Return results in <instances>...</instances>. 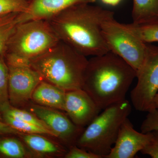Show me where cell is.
<instances>
[{
  "mask_svg": "<svg viewBox=\"0 0 158 158\" xmlns=\"http://www.w3.org/2000/svg\"><path fill=\"white\" fill-rule=\"evenodd\" d=\"M101 110L83 89L66 91L64 112L79 127H87Z\"/></svg>",
  "mask_w": 158,
  "mask_h": 158,
  "instance_id": "cell-11",
  "label": "cell"
},
{
  "mask_svg": "<svg viewBox=\"0 0 158 158\" xmlns=\"http://www.w3.org/2000/svg\"><path fill=\"white\" fill-rule=\"evenodd\" d=\"M152 132H139L127 118L123 123L115 144L105 158H133L151 140Z\"/></svg>",
  "mask_w": 158,
  "mask_h": 158,
  "instance_id": "cell-10",
  "label": "cell"
},
{
  "mask_svg": "<svg viewBox=\"0 0 158 158\" xmlns=\"http://www.w3.org/2000/svg\"><path fill=\"white\" fill-rule=\"evenodd\" d=\"M20 133L18 131L11 127L5 123L0 121V134H13L18 135Z\"/></svg>",
  "mask_w": 158,
  "mask_h": 158,
  "instance_id": "cell-26",
  "label": "cell"
},
{
  "mask_svg": "<svg viewBox=\"0 0 158 158\" xmlns=\"http://www.w3.org/2000/svg\"><path fill=\"white\" fill-rule=\"evenodd\" d=\"M0 158H35L18 135L0 134Z\"/></svg>",
  "mask_w": 158,
  "mask_h": 158,
  "instance_id": "cell-15",
  "label": "cell"
},
{
  "mask_svg": "<svg viewBox=\"0 0 158 158\" xmlns=\"http://www.w3.org/2000/svg\"><path fill=\"white\" fill-rule=\"evenodd\" d=\"M88 62L87 57L60 40L30 64L43 80L67 91L82 89Z\"/></svg>",
  "mask_w": 158,
  "mask_h": 158,
  "instance_id": "cell-3",
  "label": "cell"
},
{
  "mask_svg": "<svg viewBox=\"0 0 158 158\" xmlns=\"http://www.w3.org/2000/svg\"><path fill=\"white\" fill-rule=\"evenodd\" d=\"M131 109L126 99L104 109L85 128L76 145L105 158L115 144L122 124Z\"/></svg>",
  "mask_w": 158,
  "mask_h": 158,
  "instance_id": "cell-4",
  "label": "cell"
},
{
  "mask_svg": "<svg viewBox=\"0 0 158 158\" xmlns=\"http://www.w3.org/2000/svg\"><path fill=\"white\" fill-rule=\"evenodd\" d=\"M96 0H31L26 11L20 13L19 23L32 20H48L71 6L92 3Z\"/></svg>",
  "mask_w": 158,
  "mask_h": 158,
  "instance_id": "cell-12",
  "label": "cell"
},
{
  "mask_svg": "<svg viewBox=\"0 0 158 158\" xmlns=\"http://www.w3.org/2000/svg\"><path fill=\"white\" fill-rule=\"evenodd\" d=\"M90 4L74 5L47 20L60 40L86 57L110 52L102 26L114 19L113 11Z\"/></svg>",
  "mask_w": 158,
  "mask_h": 158,
  "instance_id": "cell-1",
  "label": "cell"
},
{
  "mask_svg": "<svg viewBox=\"0 0 158 158\" xmlns=\"http://www.w3.org/2000/svg\"><path fill=\"white\" fill-rule=\"evenodd\" d=\"M154 107L155 109L158 110V92L156 94L154 99Z\"/></svg>",
  "mask_w": 158,
  "mask_h": 158,
  "instance_id": "cell-28",
  "label": "cell"
},
{
  "mask_svg": "<svg viewBox=\"0 0 158 158\" xmlns=\"http://www.w3.org/2000/svg\"><path fill=\"white\" fill-rule=\"evenodd\" d=\"M102 2L109 6H115L118 5L122 0H101Z\"/></svg>",
  "mask_w": 158,
  "mask_h": 158,
  "instance_id": "cell-27",
  "label": "cell"
},
{
  "mask_svg": "<svg viewBox=\"0 0 158 158\" xmlns=\"http://www.w3.org/2000/svg\"><path fill=\"white\" fill-rule=\"evenodd\" d=\"M135 87L131 93L134 108L140 112L154 110V99L158 92V47L148 44L146 56L137 72Z\"/></svg>",
  "mask_w": 158,
  "mask_h": 158,
  "instance_id": "cell-7",
  "label": "cell"
},
{
  "mask_svg": "<svg viewBox=\"0 0 158 158\" xmlns=\"http://www.w3.org/2000/svg\"><path fill=\"white\" fill-rule=\"evenodd\" d=\"M60 41L47 20L19 23L9 40L5 57L30 62Z\"/></svg>",
  "mask_w": 158,
  "mask_h": 158,
  "instance_id": "cell-5",
  "label": "cell"
},
{
  "mask_svg": "<svg viewBox=\"0 0 158 158\" xmlns=\"http://www.w3.org/2000/svg\"><path fill=\"white\" fill-rule=\"evenodd\" d=\"M9 68V95L10 105L26 109L31 103L35 88L43 80L30 62L5 58Z\"/></svg>",
  "mask_w": 158,
  "mask_h": 158,
  "instance_id": "cell-8",
  "label": "cell"
},
{
  "mask_svg": "<svg viewBox=\"0 0 158 158\" xmlns=\"http://www.w3.org/2000/svg\"><path fill=\"white\" fill-rule=\"evenodd\" d=\"M20 13H13L0 17V55L4 56L9 40L19 23Z\"/></svg>",
  "mask_w": 158,
  "mask_h": 158,
  "instance_id": "cell-17",
  "label": "cell"
},
{
  "mask_svg": "<svg viewBox=\"0 0 158 158\" xmlns=\"http://www.w3.org/2000/svg\"><path fill=\"white\" fill-rule=\"evenodd\" d=\"M64 158H102L100 156L77 146H71Z\"/></svg>",
  "mask_w": 158,
  "mask_h": 158,
  "instance_id": "cell-24",
  "label": "cell"
},
{
  "mask_svg": "<svg viewBox=\"0 0 158 158\" xmlns=\"http://www.w3.org/2000/svg\"><path fill=\"white\" fill-rule=\"evenodd\" d=\"M0 114H6L19 120L35 125L42 128L51 131L35 114L27 109L15 108L10 106Z\"/></svg>",
  "mask_w": 158,
  "mask_h": 158,
  "instance_id": "cell-21",
  "label": "cell"
},
{
  "mask_svg": "<svg viewBox=\"0 0 158 158\" xmlns=\"http://www.w3.org/2000/svg\"><path fill=\"white\" fill-rule=\"evenodd\" d=\"M132 23L143 26L158 23V0H133Z\"/></svg>",
  "mask_w": 158,
  "mask_h": 158,
  "instance_id": "cell-16",
  "label": "cell"
},
{
  "mask_svg": "<svg viewBox=\"0 0 158 158\" xmlns=\"http://www.w3.org/2000/svg\"><path fill=\"white\" fill-rule=\"evenodd\" d=\"M102 34L109 51L123 59L137 73L145 59L148 44L114 19L103 23Z\"/></svg>",
  "mask_w": 158,
  "mask_h": 158,
  "instance_id": "cell-6",
  "label": "cell"
},
{
  "mask_svg": "<svg viewBox=\"0 0 158 158\" xmlns=\"http://www.w3.org/2000/svg\"><path fill=\"white\" fill-rule=\"evenodd\" d=\"M129 31L146 43L158 42V23L148 25H137L134 24H123Z\"/></svg>",
  "mask_w": 158,
  "mask_h": 158,
  "instance_id": "cell-20",
  "label": "cell"
},
{
  "mask_svg": "<svg viewBox=\"0 0 158 158\" xmlns=\"http://www.w3.org/2000/svg\"><path fill=\"white\" fill-rule=\"evenodd\" d=\"M152 132V135L151 140L140 152L152 158H158V131H153Z\"/></svg>",
  "mask_w": 158,
  "mask_h": 158,
  "instance_id": "cell-25",
  "label": "cell"
},
{
  "mask_svg": "<svg viewBox=\"0 0 158 158\" xmlns=\"http://www.w3.org/2000/svg\"><path fill=\"white\" fill-rule=\"evenodd\" d=\"M26 109L35 114L54 133L56 139L68 148L76 145L85 129L74 124L64 111L32 102Z\"/></svg>",
  "mask_w": 158,
  "mask_h": 158,
  "instance_id": "cell-9",
  "label": "cell"
},
{
  "mask_svg": "<svg viewBox=\"0 0 158 158\" xmlns=\"http://www.w3.org/2000/svg\"><path fill=\"white\" fill-rule=\"evenodd\" d=\"M18 135L35 158H64L68 152L65 145L52 136L21 132Z\"/></svg>",
  "mask_w": 158,
  "mask_h": 158,
  "instance_id": "cell-13",
  "label": "cell"
},
{
  "mask_svg": "<svg viewBox=\"0 0 158 158\" xmlns=\"http://www.w3.org/2000/svg\"><path fill=\"white\" fill-rule=\"evenodd\" d=\"M66 91L43 80L35 88L31 100L36 104L64 111Z\"/></svg>",
  "mask_w": 158,
  "mask_h": 158,
  "instance_id": "cell-14",
  "label": "cell"
},
{
  "mask_svg": "<svg viewBox=\"0 0 158 158\" xmlns=\"http://www.w3.org/2000/svg\"><path fill=\"white\" fill-rule=\"evenodd\" d=\"M0 121L5 123L9 126L17 130L20 132L26 134H42L56 138L53 133L49 130L42 128L28 123L19 120L6 114H0Z\"/></svg>",
  "mask_w": 158,
  "mask_h": 158,
  "instance_id": "cell-18",
  "label": "cell"
},
{
  "mask_svg": "<svg viewBox=\"0 0 158 158\" xmlns=\"http://www.w3.org/2000/svg\"><path fill=\"white\" fill-rule=\"evenodd\" d=\"M136 71L111 52L88 60L82 89L101 110L126 99Z\"/></svg>",
  "mask_w": 158,
  "mask_h": 158,
  "instance_id": "cell-2",
  "label": "cell"
},
{
  "mask_svg": "<svg viewBox=\"0 0 158 158\" xmlns=\"http://www.w3.org/2000/svg\"><path fill=\"white\" fill-rule=\"evenodd\" d=\"M141 132L147 133L158 131V110L154 109L149 112L141 126Z\"/></svg>",
  "mask_w": 158,
  "mask_h": 158,
  "instance_id": "cell-23",
  "label": "cell"
},
{
  "mask_svg": "<svg viewBox=\"0 0 158 158\" xmlns=\"http://www.w3.org/2000/svg\"><path fill=\"white\" fill-rule=\"evenodd\" d=\"M9 72L4 56L0 55V113L9 107Z\"/></svg>",
  "mask_w": 158,
  "mask_h": 158,
  "instance_id": "cell-19",
  "label": "cell"
},
{
  "mask_svg": "<svg viewBox=\"0 0 158 158\" xmlns=\"http://www.w3.org/2000/svg\"><path fill=\"white\" fill-rule=\"evenodd\" d=\"M29 5L27 0H0V17L23 13Z\"/></svg>",
  "mask_w": 158,
  "mask_h": 158,
  "instance_id": "cell-22",
  "label": "cell"
}]
</instances>
